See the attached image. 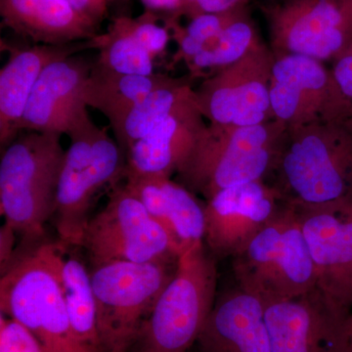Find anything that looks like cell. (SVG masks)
Here are the masks:
<instances>
[{"mask_svg": "<svg viewBox=\"0 0 352 352\" xmlns=\"http://www.w3.org/2000/svg\"><path fill=\"white\" fill-rule=\"evenodd\" d=\"M285 200L296 208L352 201V131L335 122L287 129L275 170Z\"/></svg>", "mask_w": 352, "mask_h": 352, "instance_id": "obj_1", "label": "cell"}, {"mask_svg": "<svg viewBox=\"0 0 352 352\" xmlns=\"http://www.w3.org/2000/svg\"><path fill=\"white\" fill-rule=\"evenodd\" d=\"M65 248L41 243L14 259L1 274L0 309L34 333L47 352H92L76 337L67 311Z\"/></svg>", "mask_w": 352, "mask_h": 352, "instance_id": "obj_2", "label": "cell"}, {"mask_svg": "<svg viewBox=\"0 0 352 352\" xmlns=\"http://www.w3.org/2000/svg\"><path fill=\"white\" fill-rule=\"evenodd\" d=\"M61 134L21 131L0 161V210L28 242L43 237L54 214L65 155Z\"/></svg>", "mask_w": 352, "mask_h": 352, "instance_id": "obj_3", "label": "cell"}, {"mask_svg": "<svg viewBox=\"0 0 352 352\" xmlns=\"http://www.w3.org/2000/svg\"><path fill=\"white\" fill-rule=\"evenodd\" d=\"M287 127L277 120L258 126H210L177 170L179 183L208 201L217 192L263 180L274 171Z\"/></svg>", "mask_w": 352, "mask_h": 352, "instance_id": "obj_4", "label": "cell"}, {"mask_svg": "<svg viewBox=\"0 0 352 352\" xmlns=\"http://www.w3.org/2000/svg\"><path fill=\"white\" fill-rule=\"evenodd\" d=\"M232 258L237 287L264 305L291 300L316 287L298 210L288 201Z\"/></svg>", "mask_w": 352, "mask_h": 352, "instance_id": "obj_5", "label": "cell"}, {"mask_svg": "<svg viewBox=\"0 0 352 352\" xmlns=\"http://www.w3.org/2000/svg\"><path fill=\"white\" fill-rule=\"evenodd\" d=\"M215 258L200 242L184 250L139 333L138 352H187L217 302Z\"/></svg>", "mask_w": 352, "mask_h": 352, "instance_id": "obj_6", "label": "cell"}, {"mask_svg": "<svg viewBox=\"0 0 352 352\" xmlns=\"http://www.w3.org/2000/svg\"><path fill=\"white\" fill-rule=\"evenodd\" d=\"M71 144L65 155L58 184L55 226L61 244L82 245L89 210L106 187L126 178V157L106 127L88 118L68 134Z\"/></svg>", "mask_w": 352, "mask_h": 352, "instance_id": "obj_7", "label": "cell"}, {"mask_svg": "<svg viewBox=\"0 0 352 352\" xmlns=\"http://www.w3.org/2000/svg\"><path fill=\"white\" fill-rule=\"evenodd\" d=\"M176 261H116L94 266L90 276L103 352H129L136 344L155 303L175 274Z\"/></svg>", "mask_w": 352, "mask_h": 352, "instance_id": "obj_8", "label": "cell"}, {"mask_svg": "<svg viewBox=\"0 0 352 352\" xmlns=\"http://www.w3.org/2000/svg\"><path fill=\"white\" fill-rule=\"evenodd\" d=\"M82 247L92 265L108 261L175 263L180 252L126 185L113 187L106 207L88 222Z\"/></svg>", "mask_w": 352, "mask_h": 352, "instance_id": "obj_9", "label": "cell"}, {"mask_svg": "<svg viewBox=\"0 0 352 352\" xmlns=\"http://www.w3.org/2000/svg\"><path fill=\"white\" fill-rule=\"evenodd\" d=\"M265 15L275 56L335 61L352 45V0H279Z\"/></svg>", "mask_w": 352, "mask_h": 352, "instance_id": "obj_10", "label": "cell"}, {"mask_svg": "<svg viewBox=\"0 0 352 352\" xmlns=\"http://www.w3.org/2000/svg\"><path fill=\"white\" fill-rule=\"evenodd\" d=\"M274 54L259 44L244 57L208 76L195 89L201 113L210 126H258L274 120L270 103Z\"/></svg>", "mask_w": 352, "mask_h": 352, "instance_id": "obj_11", "label": "cell"}, {"mask_svg": "<svg viewBox=\"0 0 352 352\" xmlns=\"http://www.w3.org/2000/svg\"><path fill=\"white\" fill-rule=\"evenodd\" d=\"M264 305L271 352H349L352 311L317 287Z\"/></svg>", "mask_w": 352, "mask_h": 352, "instance_id": "obj_12", "label": "cell"}, {"mask_svg": "<svg viewBox=\"0 0 352 352\" xmlns=\"http://www.w3.org/2000/svg\"><path fill=\"white\" fill-rule=\"evenodd\" d=\"M271 72L273 118L288 127L340 122V104L332 72L302 55H274Z\"/></svg>", "mask_w": 352, "mask_h": 352, "instance_id": "obj_13", "label": "cell"}, {"mask_svg": "<svg viewBox=\"0 0 352 352\" xmlns=\"http://www.w3.org/2000/svg\"><path fill=\"white\" fill-rule=\"evenodd\" d=\"M286 204L263 180L234 185L206 201L204 243L215 258H233Z\"/></svg>", "mask_w": 352, "mask_h": 352, "instance_id": "obj_14", "label": "cell"}, {"mask_svg": "<svg viewBox=\"0 0 352 352\" xmlns=\"http://www.w3.org/2000/svg\"><path fill=\"white\" fill-rule=\"evenodd\" d=\"M296 208L311 254L317 288L352 311V201Z\"/></svg>", "mask_w": 352, "mask_h": 352, "instance_id": "obj_15", "label": "cell"}, {"mask_svg": "<svg viewBox=\"0 0 352 352\" xmlns=\"http://www.w3.org/2000/svg\"><path fill=\"white\" fill-rule=\"evenodd\" d=\"M94 65L76 54L48 64L28 102L21 131L68 135L90 118L85 88Z\"/></svg>", "mask_w": 352, "mask_h": 352, "instance_id": "obj_16", "label": "cell"}, {"mask_svg": "<svg viewBox=\"0 0 352 352\" xmlns=\"http://www.w3.org/2000/svg\"><path fill=\"white\" fill-rule=\"evenodd\" d=\"M50 45L34 44L8 50V61L0 71V146L6 149L21 133V122L28 102L43 69L51 62L83 50H95L94 39Z\"/></svg>", "mask_w": 352, "mask_h": 352, "instance_id": "obj_17", "label": "cell"}, {"mask_svg": "<svg viewBox=\"0 0 352 352\" xmlns=\"http://www.w3.org/2000/svg\"><path fill=\"white\" fill-rule=\"evenodd\" d=\"M197 97L178 109L126 151V177L163 176L177 173L208 122Z\"/></svg>", "mask_w": 352, "mask_h": 352, "instance_id": "obj_18", "label": "cell"}, {"mask_svg": "<svg viewBox=\"0 0 352 352\" xmlns=\"http://www.w3.org/2000/svg\"><path fill=\"white\" fill-rule=\"evenodd\" d=\"M264 307L237 286L222 294L197 340L198 352H271Z\"/></svg>", "mask_w": 352, "mask_h": 352, "instance_id": "obj_19", "label": "cell"}, {"mask_svg": "<svg viewBox=\"0 0 352 352\" xmlns=\"http://www.w3.org/2000/svg\"><path fill=\"white\" fill-rule=\"evenodd\" d=\"M126 179L127 188L168 232L180 254L191 245L204 242L205 205H201L195 194L184 185L163 176Z\"/></svg>", "mask_w": 352, "mask_h": 352, "instance_id": "obj_20", "label": "cell"}, {"mask_svg": "<svg viewBox=\"0 0 352 352\" xmlns=\"http://www.w3.org/2000/svg\"><path fill=\"white\" fill-rule=\"evenodd\" d=\"M0 16L2 27L36 44L63 45L99 34L68 0H0Z\"/></svg>", "mask_w": 352, "mask_h": 352, "instance_id": "obj_21", "label": "cell"}, {"mask_svg": "<svg viewBox=\"0 0 352 352\" xmlns=\"http://www.w3.org/2000/svg\"><path fill=\"white\" fill-rule=\"evenodd\" d=\"M173 80L159 73L122 75L94 63L85 88V101L88 107L103 113L113 126L139 101Z\"/></svg>", "mask_w": 352, "mask_h": 352, "instance_id": "obj_22", "label": "cell"}, {"mask_svg": "<svg viewBox=\"0 0 352 352\" xmlns=\"http://www.w3.org/2000/svg\"><path fill=\"white\" fill-rule=\"evenodd\" d=\"M195 97V89L185 80L173 78L133 106L112 127L122 149L126 153L139 139L144 138L166 118Z\"/></svg>", "mask_w": 352, "mask_h": 352, "instance_id": "obj_23", "label": "cell"}, {"mask_svg": "<svg viewBox=\"0 0 352 352\" xmlns=\"http://www.w3.org/2000/svg\"><path fill=\"white\" fill-rule=\"evenodd\" d=\"M263 43L247 8L231 11L226 24L206 43L188 66L192 76L210 75L230 66Z\"/></svg>", "mask_w": 352, "mask_h": 352, "instance_id": "obj_24", "label": "cell"}, {"mask_svg": "<svg viewBox=\"0 0 352 352\" xmlns=\"http://www.w3.org/2000/svg\"><path fill=\"white\" fill-rule=\"evenodd\" d=\"M62 284L67 311L76 337L92 352H103L97 328L91 276L76 256L64 258Z\"/></svg>", "mask_w": 352, "mask_h": 352, "instance_id": "obj_25", "label": "cell"}, {"mask_svg": "<svg viewBox=\"0 0 352 352\" xmlns=\"http://www.w3.org/2000/svg\"><path fill=\"white\" fill-rule=\"evenodd\" d=\"M99 54L95 64L122 75L149 76L155 72L154 59L115 19L108 31L95 36Z\"/></svg>", "mask_w": 352, "mask_h": 352, "instance_id": "obj_26", "label": "cell"}, {"mask_svg": "<svg viewBox=\"0 0 352 352\" xmlns=\"http://www.w3.org/2000/svg\"><path fill=\"white\" fill-rule=\"evenodd\" d=\"M113 19L131 34L155 60L164 56L168 43L173 39L164 15L145 10L136 18L122 15Z\"/></svg>", "mask_w": 352, "mask_h": 352, "instance_id": "obj_27", "label": "cell"}, {"mask_svg": "<svg viewBox=\"0 0 352 352\" xmlns=\"http://www.w3.org/2000/svg\"><path fill=\"white\" fill-rule=\"evenodd\" d=\"M0 352H47L41 340L20 322L0 315Z\"/></svg>", "mask_w": 352, "mask_h": 352, "instance_id": "obj_28", "label": "cell"}, {"mask_svg": "<svg viewBox=\"0 0 352 352\" xmlns=\"http://www.w3.org/2000/svg\"><path fill=\"white\" fill-rule=\"evenodd\" d=\"M331 72L339 94V124L352 131V45L333 61Z\"/></svg>", "mask_w": 352, "mask_h": 352, "instance_id": "obj_29", "label": "cell"}, {"mask_svg": "<svg viewBox=\"0 0 352 352\" xmlns=\"http://www.w3.org/2000/svg\"><path fill=\"white\" fill-rule=\"evenodd\" d=\"M251 0H185L182 8L173 14L224 13L247 8Z\"/></svg>", "mask_w": 352, "mask_h": 352, "instance_id": "obj_30", "label": "cell"}, {"mask_svg": "<svg viewBox=\"0 0 352 352\" xmlns=\"http://www.w3.org/2000/svg\"><path fill=\"white\" fill-rule=\"evenodd\" d=\"M113 0H68L83 18L98 25L106 19Z\"/></svg>", "mask_w": 352, "mask_h": 352, "instance_id": "obj_31", "label": "cell"}, {"mask_svg": "<svg viewBox=\"0 0 352 352\" xmlns=\"http://www.w3.org/2000/svg\"><path fill=\"white\" fill-rule=\"evenodd\" d=\"M15 231L12 227L4 223L0 229V265L1 274L8 270L13 263V247Z\"/></svg>", "mask_w": 352, "mask_h": 352, "instance_id": "obj_32", "label": "cell"}, {"mask_svg": "<svg viewBox=\"0 0 352 352\" xmlns=\"http://www.w3.org/2000/svg\"><path fill=\"white\" fill-rule=\"evenodd\" d=\"M145 10L151 12L170 15L179 11L185 0H140Z\"/></svg>", "mask_w": 352, "mask_h": 352, "instance_id": "obj_33", "label": "cell"}, {"mask_svg": "<svg viewBox=\"0 0 352 352\" xmlns=\"http://www.w3.org/2000/svg\"><path fill=\"white\" fill-rule=\"evenodd\" d=\"M349 352H352V314H351V347H349Z\"/></svg>", "mask_w": 352, "mask_h": 352, "instance_id": "obj_34", "label": "cell"}]
</instances>
